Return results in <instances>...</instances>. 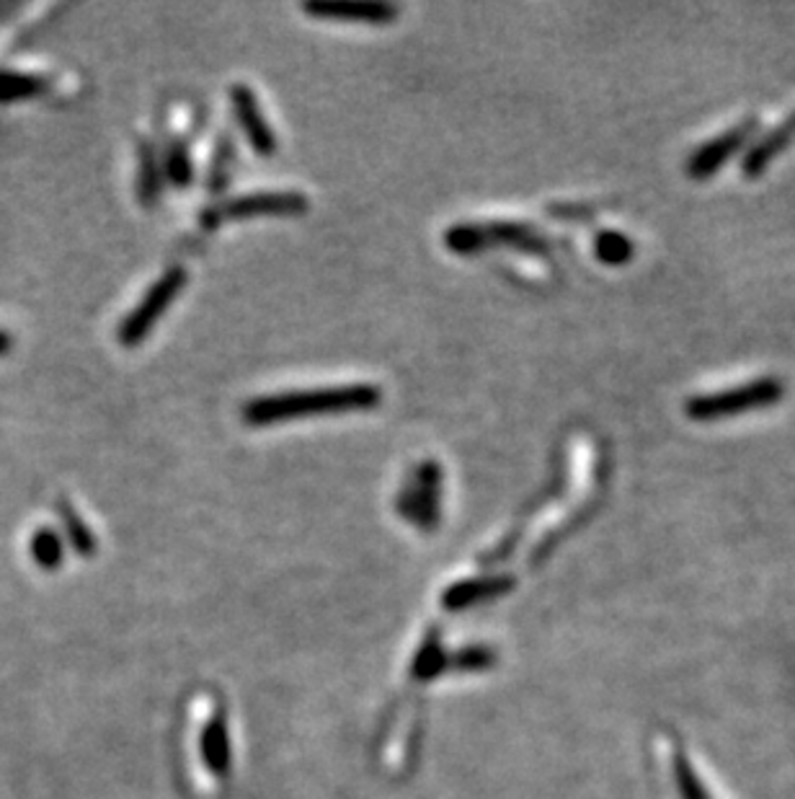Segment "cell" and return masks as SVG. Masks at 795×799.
<instances>
[{
	"mask_svg": "<svg viewBox=\"0 0 795 799\" xmlns=\"http://www.w3.org/2000/svg\"><path fill=\"white\" fill-rule=\"evenodd\" d=\"M42 89H45V83H42L39 78L19 76V73H0V99H3V102L34 96V93H39Z\"/></svg>",
	"mask_w": 795,
	"mask_h": 799,
	"instance_id": "cell-12",
	"label": "cell"
},
{
	"mask_svg": "<svg viewBox=\"0 0 795 799\" xmlns=\"http://www.w3.org/2000/svg\"><path fill=\"white\" fill-rule=\"evenodd\" d=\"M9 350H11V336L0 331V355H5Z\"/></svg>",
	"mask_w": 795,
	"mask_h": 799,
	"instance_id": "cell-16",
	"label": "cell"
},
{
	"mask_svg": "<svg viewBox=\"0 0 795 799\" xmlns=\"http://www.w3.org/2000/svg\"><path fill=\"white\" fill-rule=\"evenodd\" d=\"M165 174L176 186H186L192 182V158L184 142H173L165 156Z\"/></svg>",
	"mask_w": 795,
	"mask_h": 799,
	"instance_id": "cell-13",
	"label": "cell"
},
{
	"mask_svg": "<svg viewBox=\"0 0 795 799\" xmlns=\"http://www.w3.org/2000/svg\"><path fill=\"white\" fill-rule=\"evenodd\" d=\"M785 396V388L777 378H759L751 384L736 386L731 391H718L711 396H695L684 404V412L695 422H715L736 416L751 409H764L777 404Z\"/></svg>",
	"mask_w": 795,
	"mask_h": 799,
	"instance_id": "cell-2",
	"label": "cell"
},
{
	"mask_svg": "<svg viewBox=\"0 0 795 799\" xmlns=\"http://www.w3.org/2000/svg\"><path fill=\"white\" fill-rule=\"evenodd\" d=\"M62 513H65V521H68V528H70V536H72V544L78 546L81 551H91L93 549V536L91 530L85 528V525L78 521V515L72 513L70 507L62 505Z\"/></svg>",
	"mask_w": 795,
	"mask_h": 799,
	"instance_id": "cell-15",
	"label": "cell"
},
{
	"mask_svg": "<svg viewBox=\"0 0 795 799\" xmlns=\"http://www.w3.org/2000/svg\"><path fill=\"white\" fill-rule=\"evenodd\" d=\"M184 285H186L184 266H173V270L165 272V275L158 279L153 287H150L148 295H145L140 304H137L135 311L129 313L125 321H122L119 342L125 344V347H135V344H140L145 336L150 334V329L155 327L158 319L165 313V308H169L173 300L178 298L181 287Z\"/></svg>",
	"mask_w": 795,
	"mask_h": 799,
	"instance_id": "cell-3",
	"label": "cell"
},
{
	"mask_svg": "<svg viewBox=\"0 0 795 799\" xmlns=\"http://www.w3.org/2000/svg\"><path fill=\"white\" fill-rule=\"evenodd\" d=\"M230 102H233L238 125H241L253 150H256L258 156L277 153V135H274L269 122H266L262 106H258L256 93H253L245 83H235L233 89H230Z\"/></svg>",
	"mask_w": 795,
	"mask_h": 799,
	"instance_id": "cell-7",
	"label": "cell"
},
{
	"mask_svg": "<svg viewBox=\"0 0 795 799\" xmlns=\"http://www.w3.org/2000/svg\"><path fill=\"white\" fill-rule=\"evenodd\" d=\"M439 494H442V469L434 460H424L403 487L398 510L424 528H434L439 521Z\"/></svg>",
	"mask_w": 795,
	"mask_h": 799,
	"instance_id": "cell-4",
	"label": "cell"
},
{
	"mask_svg": "<svg viewBox=\"0 0 795 799\" xmlns=\"http://www.w3.org/2000/svg\"><path fill=\"white\" fill-rule=\"evenodd\" d=\"M161 192V165H158L153 150L140 148V197L142 203H153Z\"/></svg>",
	"mask_w": 795,
	"mask_h": 799,
	"instance_id": "cell-11",
	"label": "cell"
},
{
	"mask_svg": "<svg viewBox=\"0 0 795 799\" xmlns=\"http://www.w3.org/2000/svg\"><path fill=\"white\" fill-rule=\"evenodd\" d=\"M754 129H757V119L751 117V119H744L741 125H736L734 129H728V133L718 135V138L711 140L707 146H703L692 153L690 161H687V174H690L692 179H698V182L711 179L715 171H718L721 165L736 153V150L744 148V142L754 135Z\"/></svg>",
	"mask_w": 795,
	"mask_h": 799,
	"instance_id": "cell-6",
	"label": "cell"
},
{
	"mask_svg": "<svg viewBox=\"0 0 795 799\" xmlns=\"http://www.w3.org/2000/svg\"><path fill=\"white\" fill-rule=\"evenodd\" d=\"M306 13L318 19H336V21H357V24H390L398 16V5L390 3H370V0H313L302 5Z\"/></svg>",
	"mask_w": 795,
	"mask_h": 799,
	"instance_id": "cell-8",
	"label": "cell"
},
{
	"mask_svg": "<svg viewBox=\"0 0 795 799\" xmlns=\"http://www.w3.org/2000/svg\"><path fill=\"white\" fill-rule=\"evenodd\" d=\"M793 138H795V114L787 122H783L775 133H770L768 138L759 142L754 150H751V153L747 156V161H744V174H747L749 179L762 174L772 158H775L780 150H785L787 142H791Z\"/></svg>",
	"mask_w": 795,
	"mask_h": 799,
	"instance_id": "cell-9",
	"label": "cell"
},
{
	"mask_svg": "<svg viewBox=\"0 0 795 799\" xmlns=\"http://www.w3.org/2000/svg\"><path fill=\"white\" fill-rule=\"evenodd\" d=\"M595 251L599 262L610 264V266H620L627 264L633 259V241L627 239L623 233H614V230H602L595 241Z\"/></svg>",
	"mask_w": 795,
	"mask_h": 799,
	"instance_id": "cell-10",
	"label": "cell"
},
{
	"mask_svg": "<svg viewBox=\"0 0 795 799\" xmlns=\"http://www.w3.org/2000/svg\"><path fill=\"white\" fill-rule=\"evenodd\" d=\"M60 551H62L60 538H57L53 530H39V533H36V538H34V557H36V561H39V564L55 567L57 561H60Z\"/></svg>",
	"mask_w": 795,
	"mask_h": 799,
	"instance_id": "cell-14",
	"label": "cell"
},
{
	"mask_svg": "<svg viewBox=\"0 0 795 799\" xmlns=\"http://www.w3.org/2000/svg\"><path fill=\"white\" fill-rule=\"evenodd\" d=\"M308 210V199L300 192H256L238 197L233 203L212 207L205 215V222H215L226 218H258V215H302Z\"/></svg>",
	"mask_w": 795,
	"mask_h": 799,
	"instance_id": "cell-5",
	"label": "cell"
},
{
	"mask_svg": "<svg viewBox=\"0 0 795 799\" xmlns=\"http://www.w3.org/2000/svg\"><path fill=\"white\" fill-rule=\"evenodd\" d=\"M380 399V388L370 384L266 396V399H256L243 407V422L253 424V427H264V424L306 420V416L359 412V409L378 407Z\"/></svg>",
	"mask_w": 795,
	"mask_h": 799,
	"instance_id": "cell-1",
	"label": "cell"
}]
</instances>
